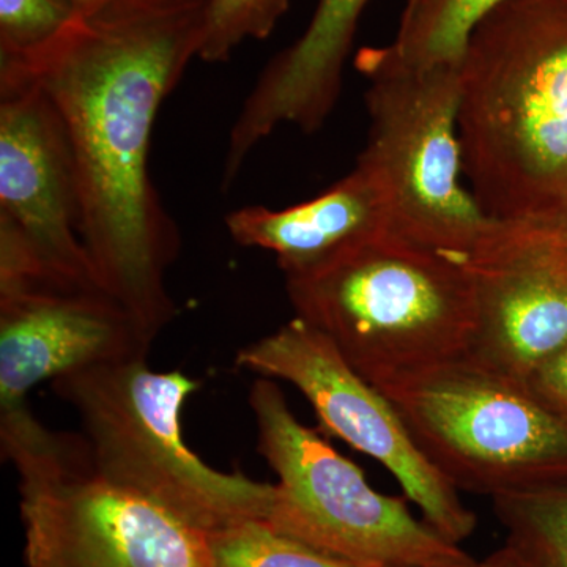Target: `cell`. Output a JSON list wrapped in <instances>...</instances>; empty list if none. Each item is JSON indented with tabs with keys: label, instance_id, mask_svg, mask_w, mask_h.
<instances>
[{
	"label": "cell",
	"instance_id": "277c9868",
	"mask_svg": "<svg viewBox=\"0 0 567 567\" xmlns=\"http://www.w3.org/2000/svg\"><path fill=\"white\" fill-rule=\"evenodd\" d=\"M76 412L96 470L204 533L267 520L275 484L200 461L182 435V410L200 383L147 360L89 365L52 380Z\"/></svg>",
	"mask_w": 567,
	"mask_h": 567
},
{
	"label": "cell",
	"instance_id": "8992f818",
	"mask_svg": "<svg viewBox=\"0 0 567 567\" xmlns=\"http://www.w3.org/2000/svg\"><path fill=\"white\" fill-rule=\"evenodd\" d=\"M368 81V144L358 163L382 186L391 229L468 257L494 226L461 178L458 63L406 61L391 44L354 59Z\"/></svg>",
	"mask_w": 567,
	"mask_h": 567
},
{
	"label": "cell",
	"instance_id": "d6986e66",
	"mask_svg": "<svg viewBox=\"0 0 567 567\" xmlns=\"http://www.w3.org/2000/svg\"><path fill=\"white\" fill-rule=\"evenodd\" d=\"M76 20L65 0H0V59L40 51Z\"/></svg>",
	"mask_w": 567,
	"mask_h": 567
},
{
	"label": "cell",
	"instance_id": "603a6c76",
	"mask_svg": "<svg viewBox=\"0 0 567 567\" xmlns=\"http://www.w3.org/2000/svg\"><path fill=\"white\" fill-rule=\"evenodd\" d=\"M561 238H563V244H565L566 249H567V227H566V229H561Z\"/></svg>",
	"mask_w": 567,
	"mask_h": 567
},
{
	"label": "cell",
	"instance_id": "7c38bea8",
	"mask_svg": "<svg viewBox=\"0 0 567 567\" xmlns=\"http://www.w3.org/2000/svg\"><path fill=\"white\" fill-rule=\"evenodd\" d=\"M151 342L102 290L48 284L0 289V412L44 380L89 365L147 360Z\"/></svg>",
	"mask_w": 567,
	"mask_h": 567
},
{
	"label": "cell",
	"instance_id": "ba28073f",
	"mask_svg": "<svg viewBox=\"0 0 567 567\" xmlns=\"http://www.w3.org/2000/svg\"><path fill=\"white\" fill-rule=\"evenodd\" d=\"M457 491L496 496L563 484L567 424L525 383L462 354L374 385Z\"/></svg>",
	"mask_w": 567,
	"mask_h": 567
},
{
	"label": "cell",
	"instance_id": "5b68a950",
	"mask_svg": "<svg viewBox=\"0 0 567 567\" xmlns=\"http://www.w3.org/2000/svg\"><path fill=\"white\" fill-rule=\"evenodd\" d=\"M0 440L20 477L28 567H215L207 533L107 481L84 436L22 405L0 412Z\"/></svg>",
	"mask_w": 567,
	"mask_h": 567
},
{
	"label": "cell",
	"instance_id": "ffe728a7",
	"mask_svg": "<svg viewBox=\"0 0 567 567\" xmlns=\"http://www.w3.org/2000/svg\"><path fill=\"white\" fill-rule=\"evenodd\" d=\"M525 386L540 404L567 424V346L536 369Z\"/></svg>",
	"mask_w": 567,
	"mask_h": 567
},
{
	"label": "cell",
	"instance_id": "6da1fadb",
	"mask_svg": "<svg viewBox=\"0 0 567 567\" xmlns=\"http://www.w3.org/2000/svg\"><path fill=\"white\" fill-rule=\"evenodd\" d=\"M205 3L151 0L78 18L40 51L0 59V73L32 82L58 114L93 275L151 344L177 316L166 275L181 234L148 156L164 100L197 58Z\"/></svg>",
	"mask_w": 567,
	"mask_h": 567
},
{
	"label": "cell",
	"instance_id": "7402d4cb",
	"mask_svg": "<svg viewBox=\"0 0 567 567\" xmlns=\"http://www.w3.org/2000/svg\"><path fill=\"white\" fill-rule=\"evenodd\" d=\"M457 567H536L528 561L527 558L522 557L520 554L511 546H503L499 550L494 551L491 557L483 559V561H476L475 558L466 565Z\"/></svg>",
	"mask_w": 567,
	"mask_h": 567
},
{
	"label": "cell",
	"instance_id": "9c48e42d",
	"mask_svg": "<svg viewBox=\"0 0 567 567\" xmlns=\"http://www.w3.org/2000/svg\"><path fill=\"white\" fill-rule=\"evenodd\" d=\"M235 363L297 388L328 432L385 466L440 536L461 546L475 533V514L425 457L390 399L358 374L312 324L295 316L241 349Z\"/></svg>",
	"mask_w": 567,
	"mask_h": 567
},
{
	"label": "cell",
	"instance_id": "5bb4252c",
	"mask_svg": "<svg viewBox=\"0 0 567 567\" xmlns=\"http://www.w3.org/2000/svg\"><path fill=\"white\" fill-rule=\"evenodd\" d=\"M226 227L238 245L274 252L284 276L309 270L375 235L393 233L385 193L360 164L308 203L282 210L244 207L226 216Z\"/></svg>",
	"mask_w": 567,
	"mask_h": 567
},
{
	"label": "cell",
	"instance_id": "4fadbf2b",
	"mask_svg": "<svg viewBox=\"0 0 567 567\" xmlns=\"http://www.w3.org/2000/svg\"><path fill=\"white\" fill-rule=\"evenodd\" d=\"M369 0H319L315 17L292 47L265 66L235 118L246 144L259 145L278 126L316 133L330 117L354 32ZM432 0H406L401 22L412 20Z\"/></svg>",
	"mask_w": 567,
	"mask_h": 567
},
{
	"label": "cell",
	"instance_id": "8fae6325",
	"mask_svg": "<svg viewBox=\"0 0 567 567\" xmlns=\"http://www.w3.org/2000/svg\"><path fill=\"white\" fill-rule=\"evenodd\" d=\"M466 265L475 289V330L466 357L527 382L567 346L561 230L495 221Z\"/></svg>",
	"mask_w": 567,
	"mask_h": 567
},
{
	"label": "cell",
	"instance_id": "44dd1931",
	"mask_svg": "<svg viewBox=\"0 0 567 567\" xmlns=\"http://www.w3.org/2000/svg\"><path fill=\"white\" fill-rule=\"evenodd\" d=\"M81 20L102 17L111 11L128 9L151 0H65Z\"/></svg>",
	"mask_w": 567,
	"mask_h": 567
},
{
	"label": "cell",
	"instance_id": "52a82bcc",
	"mask_svg": "<svg viewBox=\"0 0 567 567\" xmlns=\"http://www.w3.org/2000/svg\"><path fill=\"white\" fill-rule=\"evenodd\" d=\"M257 451L278 476L267 524L330 557L360 567H457L472 561L417 520L405 498L380 494L352 461L293 415L274 379L248 398Z\"/></svg>",
	"mask_w": 567,
	"mask_h": 567
},
{
	"label": "cell",
	"instance_id": "7a4b0ae2",
	"mask_svg": "<svg viewBox=\"0 0 567 567\" xmlns=\"http://www.w3.org/2000/svg\"><path fill=\"white\" fill-rule=\"evenodd\" d=\"M464 178L487 218L567 227V0H505L458 61Z\"/></svg>",
	"mask_w": 567,
	"mask_h": 567
},
{
	"label": "cell",
	"instance_id": "ac0fdd59",
	"mask_svg": "<svg viewBox=\"0 0 567 567\" xmlns=\"http://www.w3.org/2000/svg\"><path fill=\"white\" fill-rule=\"evenodd\" d=\"M289 10V0H207L197 59L229 61L245 40H265Z\"/></svg>",
	"mask_w": 567,
	"mask_h": 567
},
{
	"label": "cell",
	"instance_id": "3957f363",
	"mask_svg": "<svg viewBox=\"0 0 567 567\" xmlns=\"http://www.w3.org/2000/svg\"><path fill=\"white\" fill-rule=\"evenodd\" d=\"M284 278L295 315L372 385L468 352L475 289L466 257L385 233Z\"/></svg>",
	"mask_w": 567,
	"mask_h": 567
},
{
	"label": "cell",
	"instance_id": "2e32d148",
	"mask_svg": "<svg viewBox=\"0 0 567 567\" xmlns=\"http://www.w3.org/2000/svg\"><path fill=\"white\" fill-rule=\"evenodd\" d=\"M502 2L505 0H432L415 18L401 22L390 44L410 62L458 63L473 28Z\"/></svg>",
	"mask_w": 567,
	"mask_h": 567
},
{
	"label": "cell",
	"instance_id": "e0dca14e",
	"mask_svg": "<svg viewBox=\"0 0 567 567\" xmlns=\"http://www.w3.org/2000/svg\"><path fill=\"white\" fill-rule=\"evenodd\" d=\"M215 567H360L284 535L265 520L208 533Z\"/></svg>",
	"mask_w": 567,
	"mask_h": 567
},
{
	"label": "cell",
	"instance_id": "30bf717a",
	"mask_svg": "<svg viewBox=\"0 0 567 567\" xmlns=\"http://www.w3.org/2000/svg\"><path fill=\"white\" fill-rule=\"evenodd\" d=\"M80 219L73 162L58 114L32 82L0 73V254L48 286L102 290Z\"/></svg>",
	"mask_w": 567,
	"mask_h": 567
},
{
	"label": "cell",
	"instance_id": "9a60e30c",
	"mask_svg": "<svg viewBox=\"0 0 567 567\" xmlns=\"http://www.w3.org/2000/svg\"><path fill=\"white\" fill-rule=\"evenodd\" d=\"M506 544L536 567H567V484L496 496Z\"/></svg>",
	"mask_w": 567,
	"mask_h": 567
}]
</instances>
